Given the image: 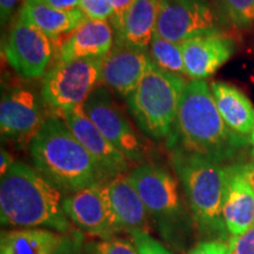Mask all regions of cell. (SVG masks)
<instances>
[{
	"label": "cell",
	"instance_id": "29",
	"mask_svg": "<svg viewBox=\"0 0 254 254\" xmlns=\"http://www.w3.org/2000/svg\"><path fill=\"white\" fill-rule=\"evenodd\" d=\"M109 1L113 8V18L110 23L112 25L114 33L117 36L122 30L125 15L134 2V0H109Z\"/></svg>",
	"mask_w": 254,
	"mask_h": 254
},
{
	"label": "cell",
	"instance_id": "33",
	"mask_svg": "<svg viewBox=\"0 0 254 254\" xmlns=\"http://www.w3.org/2000/svg\"><path fill=\"white\" fill-rule=\"evenodd\" d=\"M39 1L53 8L63 9V11H71V9L79 8V0H39Z\"/></svg>",
	"mask_w": 254,
	"mask_h": 254
},
{
	"label": "cell",
	"instance_id": "18",
	"mask_svg": "<svg viewBox=\"0 0 254 254\" xmlns=\"http://www.w3.org/2000/svg\"><path fill=\"white\" fill-rule=\"evenodd\" d=\"M215 104L226 125L237 134L247 136L254 128V106L243 91L224 81L211 84Z\"/></svg>",
	"mask_w": 254,
	"mask_h": 254
},
{
	"label": "cell",
	"instance_id": "13",
	"mask_svg": "<svg viewBox=\"0 0 254 254\" xmlns=\"http://www.w3.org/2000/svg\"><path fill=\"white\" fill-rule=\"evenodd\" d=\"M222 217L232 236L245 233L254 224V164L227 165Z\"/></svg>",
	"mask_w": 254,
	"mask_h": 254
},
{
	"label": "cell",
	"instance_id": "23",
	"mask_svg": "<svg viewBox=\"0 0 254 254\" xmlns=\"http://www.w3.org/2000/svg\"><path fill=\"white\" fill-rule=\"evenodd\" d=\"M148 55L158 67L172 74L186 77L182 44L164 39L159 34L154 33L148 47Z\"/></svg>",
	"mask_w": 254,
	"mask_h": 254
},
{
	"label": "cell",
	"instance_id": "7",
	"mask_svg": "<svg viewBox=\"0 0 254 254\" xmlns=\"http://www.w3.org/2000/svg\"><path fill=\"white\" fill-rule=\"evenodd\" d=\"M128 178L161 231L168 232L180 222L185 224L186 211L178 182L167 170L145 163L129 172Z\"/></svg>",
	"mask_w": 254,
	"mask_h": 254
},
{
	"label": "cell",
	"instance_id": "17",
	"mask_svg": "<svg viewBox=\"0 0 254 254\" xmlns=\"http://www.w3.org/2000/svg\"><path fill=\"white\" fill-rule=\"evenodd\" d=\"M116 33L110 21L87 19L69 33L63 41L58 62H69L84 58H105L114 45Z\"/></svg>",
	"mask_w": 254,
	"mask_h": 254
},
{
	"label": "cell",
	"instance_id": "5",
	"mask_svg": "<svg viewBox=\"0 0 254 254\" xmlns=\"http://www.w3.org/2000/svg\"><path fill=\"white\" fill-rule=\"evenodd\" d=\"M189 84L186 78L164 71L150 62L138 87L126 98L140 131L153 140H168Z\"/></svg>",
	"mask_w": 254,
	"mask_h": 254
},
{
	"label": "cell",
	"instance_id": "9",
	"mask_svg": "<svg viewBox=\"0 0 254 254\" xmlns=\"http://www.w3.org/2000/svg\"><path fill=\"white\" fill-rule=\"evenodd\" d=\"M155 33L183 44L198 37L219 36L222 31L206 0H161Z\"/></svg>",
	"mask_w": 254,
	"mask_h": 254
},
{
	"label": "cell",
	"instance_id": "32",
	"mask_svg": "<svg viewBox=\"0 0 254 254\" xmlns=\"http://www.w3.org/2000/svg\"><path fill=\"white\" fill-rule=\"evenodd\" d=\"M20 0H0V20L1 26H6L12 19Z\"/></svg>",
	"mask_w": 254,
	"mask_h": 254
},
{
	"label": "cell",
	"instance_id": "20",
	"mask_svg": "<svg viewBox=\"0 0 254 254\" xmlns=\"http://www.w3.org/2000/svg\"><path fill=\"white\" fill-rule=\"evenodd\" d=\"M161 0H134L125 15L116 43L148 50L155 33Z\"/></svg>",
	"mask_w": 254,
	"mask_h": 254
},
{
	"label": "cell",
	"instance_id": "6",
	"mask_svg": "<svg viewBox=\"0 0 254 254\" xmlns=\"http://www.w3.org/2000/svg\"><path fill=\"white\" fill-rule=\"evenodd\" d=\"M104 58H84L57 62L46 73L41 87L43 103L57 114L82 106L101 84Z\"/></svg>",
	"mask_w": 254,
	"mask_h": 254
},
{
	"label": "cell",
	"instance_id": "21",
	"mask_svg": "<svg viewBox=\"0 0 254 254\" xmlns=\"http://www.w3.org/2000/svg\"><path fill=\"white\" fill-rule=\"evenodd\" d=\"M19 14L43 31L51 39L71 33L87 20L80 8L63 11L51 7L39 0H24Z\"/></svg>",
	"mask_w": 254,
	"mask_h": 254
},
{
	"label": "cell",
	"instance_id": "12",
	"mask_svg": "<svg viewBox=\"0 0 254 254\" xmlns=\"http://www.w3.org/2000/svg\"><path fill=\"white\" fill-rule=\"evenodd\" d=\"M64 209L77 226L103 239L122 230L111 201L109 182L68 195L64 199Z\"/></svg>",
	"mask_w": 254,
	"mask_h": 254
},
{
	"label": "cell",
	"instance_id": "22",
	"mask_svg": "<svg viewBox=\"0 0 254 254\" xmlns=\"http://www.w3.org/2000/svg\"><path fill=\"white\" fill-rule=\"evenodd\" d=\"M65 237L47 230L2 232L0 254H53Z\"/></svg>",
	"mask_w": 254,
	"mask_h": 254
},
{
	"label": "cell",
	"instance_id": "8",
	"mask_svg": "<svg viewBox=\"0 0 254 254\" xmlns=\"http://www.w3.org/2000/svg\"><path fill=\"white\" fill-rule=\"evenodd\" d=\"M82 110L98 131L132 163L145 158L144 142L120 110L112 93L104 85L95 87L82 104Z\"/></svg>",
	"mask_w": 254,
	"mask_h": 254
},
{
	"label": "cell",
	"instance_id": "34",
	"mask_svg": "<svg viewBox=\"0 0 254 254\" xmlns=\"http://www.w3.org/2000/svg\"><path fill=\"white\" fill-rule=\"evenodd\" d=\"M13 164L14 160L12 155L4 148H1V152H0V176L4 177Z\"/></svg>",
	"mask_w": 254,
	"mask_h": 254
},
{
	"label": "cell",
	"instance_id": "15",
	"mask_svg": "<svg viewBox=\"0 0 254 254\" xmlns=\"http://www.w3.org/2000/svg\"><path fill=\"white\" fill-rule=\"evenodd\" d=\"M151 62L148 50L116 43L103 60L101 84L127 98L140 84Z\"/></svg>",
	"mask_w": 254,
	"mask_h": 254
},
{
	"label": "cell",
	"instance_id": "35",
	"mask_svg": "<svg viewBox=\"0 0 254 254\" xmlns=\"http://www.w3.org/2000/svg\"><path fill=\"white\" fill-rule=\"evenodd\" d=\"M251 142H252V145L254 146V128L252 131V134H251Z\"/></svg>",
	"mask_w": 254,
	"mask_h": 254
},
{
	"label": "cell",
	"instance_id": "3",
	"mask_svg": "<svg viewBox=\"0 0 254 254\" xmlns=\"http://www.w3.org/2000/svg\"><path fill=\"white\" fill-rule=\"evenodd\" d=\"M0 219L7 226H43L62 233L69 231L62 190L36 168L20 161H14L1 177Z\"/></svg>",
	"mask_w": 254,
	"mask_h": 254
},
{
	"label": "cell",
	"instance_id": "2",
	"mask_svg": "<svg viewBox=\"0 0 254 254\" xmlns=\"http://www.w3.org/2000/svg\"><path fill=\"white\" fill-rule=\"evenodd\" d=\"M36 170L62 192L105 183L97 164L58 114L49 117L28 145Z\"/></svg>",
	"mask_w": 254,
	"mask_h": 254
},
{
	"label": "cell",
	"instance_id": "28",
	"mask_svg": "<svg viewBox=\"0 0 254 254\" xmlns=\"http://www.w3.org/2000/svg\"><path fill=\"white\" fill-rule=\"evenodd\" d=\"M231 254H254V224L245 233L232 236L228 240Z\"/></svg>",
	"mask_w": 254,
	"mask_h": 254
},
{
	"label": "cell",
	"instance_id": "4",
	"mask_svg": "<svg viewBox=\"0 0 254 254\" xmlns=\"http://www.w3.org/2000/svg\"><path fill=\"white\" fill-rule=\"evenodd\" d=\"M171 160L200 230L226 238L228 231L222 217V200L227 165L180 150H171Z\"/></svg>",
	"mask_w": 254,
	"mask_h": 254
},
{
	"label": "cell",
	"instance_id": "19",
	"mask_svg": "<svg viewBox=\"0 0 254 254\" xmlns=\"http://www.w3.org/2000/svg\"><path fill=\"white\" fill-rule=\"evenodd\" d=\"M111 201L122 230L133 232L148 231L147 208L128 176H119L109 182Z\"/></svg>",
	"mask_w": 254,
	"mask_h": 254
},
{
	"label": "cell",
	"instance_id": "1",
	"mask_svg": "<svg viewBox=\"0 0 254 254\" xmlns=\"http://www.w3.org/2000/svg\"><path fill=\"white\" fill-rule=\"evenodd\" d=\"M245 144V136L234 133L224 122L207 82L189 81L167 147L225 163Z\"/></svg>",
	"mask_w": 254,
	"mask_h": 254
},
{
	"label": "cell",
	"instance_id": "24",
	"mask_svg": "<svg viewBox=\"0 0 254 254\" xmlns=\"http://www.w3.org/2000/svg\"><path fill=\"white\" fill-rule=\"evenodd\" d=\"M224 13L238 28H249L254 24V0H220Z\"/></svg>",
	"mask_w": 254,
	"mask_h": 254
},
{
	"label": "cell",
	"instance_id": "14",
	"mask_svg": "<svg viewBox=\"0 0 254 254\" xmlns=\"http://www.w3.org/2000/svg\"><path fill=\"white\" fill-rule=\"evenodd\" d=\"M58 116L62 117L78 141L90 153L105 180L114 179L128 172L129 161L98 131L82 106Z\"/></svg>",
	"mask_w": 254,
	"mask_h": 254
},
{
	"label": "cell",
	"instance_id": "27",
	"mask_svg": "<svg viewBox=\"0 0 254 254\" xmlns=\"http://www.w3.org/2000/svg\"><path fill=\"white\" fill-rule=\"evenodd\" d=\"M132 238L133 243L138 250L139 254H172L170 251H167L165 247L153 239L147 232H133Z\"/></svg>",
	"mask_w": 254,
	"mask_h": 254
},
{
	"label": "cell",
	"instance_id": "25",
	"mask_svg": "<svg viewBox=\"0 0 254 254\" xmlns=\"http://www.w3.org/2000/svg\"><path fill=\"white\" fill-rule=\"evenodd\" d=\"M94 254H139L134 244L124 238L109 237L94 245Z\"/></svg>",
	"mask_w": 254,
	"mask_h": 254
},
{
	"label": "cell",
	"instance_id": "10",
	"mask_svg": "<svg viewBox=\"0 0 254 254\" xmlns=\"http://www.w3.org/2000/svg\"><path fill=\"white\" fill-rule=\"evenodd\" d=\"M52 56V39L18 13L5 46L9 66L20 77L38 79L46 73Z\"/></svg>",
	"mask_w": 254,
	"mask_h": 254
},
{
	"label": "cell",
	"instance_id": "31",
	"mask_svg": "<svg viewBox=\"0 0 254 254\" xmlns=\"http://www.w3.org/2000/svg\"><path fill=\"white\" fill-rule=\"evenodd\" d=\"M53 254H82L81 239L78 236L65 237L63 244Z\"/></svg>",
	"mask_w": 254,
	"mask_h": 254
},
{
	"label": "cell",
	"instance_id": "11",
	"mask_svg": "<svg viewBox=\"0 0 254 254\" xmlns=\"http://www.w3.org/2000/svg\"><path fill=\"white\" fill-rule=\"evenodd\" d=\"M46 119L41 101L33 90L25 86H13L2 91L0 103V131L2 139L30 145Z\"/></svg>",
	"mask_w": 254,
	"mask_h": 254
},
{
	"label": "cell",
	"instance_id": "36",
	"mask_svg": "<svg viewBox=\"0 0 254 254\" xmlns=\"http://www.w3.org/2000/svg\"><path fill=\"white\" fill-rule=\"evenodd\" d=\"M253 155H254V148H253Z\"/></svg>",
	"mask_w": 254,
	"mask_h": 254
},
{
	"label": "cell",
	"instance_id": "30",
	"mask_svg": "<svg viewBox=\"0 0 254 254\" xmlns=\"http://www.w3.org/2000/svg\"><path fill=\"white\" fill-rule=\"evenodd\" d=\"M190 254H231L228 244L221 240H209L200 243L190 251Z\"/></svg>",
	"mask_w": 254,
	"mask_h": 254
},
{
	"label": "cell",
	"instance_id": "16",
	"mask_svg": "<svg viewBox=\"0 0 254 254\" xmlns=\"http://www.w3.org/2000/svg\"><path fill=\"white\" fill-rule=\"evenodd\" d=\"M186 78L205 80L226 64L236 52V44L222 36L198 37L182 44Z\"/></svg>",
	"mask_w": 254,
	"mask_h": 254
},
{
	"label": "cell",
	"instance_id": "26",
	"mask_svg": "<svg viewBox=\"0 0 254 254\" xmlns=\"http://www.w3.org/2000/svg\"><path fill=\"white\" fill-rule=\"evenodd\" d=\"M79 8L90 20L111 21L113 18V8L109 0H79Z\"/></svg>",
	"mask_w": 254,
	"mask_h": 254
}]
</instances>
